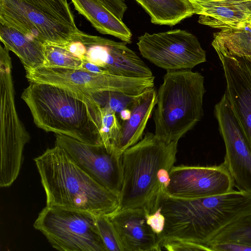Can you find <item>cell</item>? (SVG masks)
Masks as SVG:
<instances>
[{
	"instance_id": "7a4b0ae2",
	"label": "cell",
	"mask_w": 251,
	"mask_h": 251,
	"mask_svg": "<svg viewBox=\"0 0 251 251\" xmlns=\"http://www.w3.org/2000/svg\"><path fill=\"white\" fill-rule=\"evenodd\" d=\"M46 206L109 215L119 208V195L101 185L55 145L34 158Z\"/></svg>"
},
{
	"instance_id": "f1b7e54d",
	"label": "cell",
	"mask_w": 251,
	"mask_h": 251,
	"mask_svg": "<svg viewBox=\"0 0 251 251\" xmlns=\"http://www.w3.org/2000/svg\"><path fill=\"white\" fill-rule=\"evenodd\" d=\"M145 214L147 224L159 237L164 229L165 218L161 212L159 205L156 209L153 212L150 213L145 212Z\"/></svg>"
},
{
	"instance_id": "277c9868",
	"label": "cell",
	"mask_w": 251,
	"mask_h": 251,
	"mask_svg": "<svg viewBox=\"0 0 251 251\" xmlns=\"http://www.w3.org/2000/svg\"><path fill=\"white\" fill-rule=\"evenodd\" d=\"M21 98L39 128L84 143L101 144L100 105L92 99L78 97L52 84L32 82Z\"/></svg>"
},
{
	"instance_id": "52a82bcc",
	"label": "cell",
	"mask_w": 251,
	"mask_h": 251,
	"mask_svg": "<svg viewBox=\"0 0 251 251\" xmlns=\"http://www.w3.org/2000/svg\"><path fill=\"white\" fill-rule=\"evenodd\" d=\"M25 70V77L29 82L55 85L81 98H90L95 93L106 91L136 96L154 85L153 75L129 77L93 73L80 68L46 66Z\"/></svg>"
},
{
	"instance_id": "83f0119b",
	"label": "cell",
	"mask_w": 251,
	"mask_h": 251,
	"mask_svg": "<svg viewBox=\"0 0 251 251\" xmlns=\"http://www.w3.org/2000/svg\"><path fill=\"white\" fill-rule=\"evenodd\" d=\"M96 223L107 251H124L120 237L109 217L105 215L96 216Z\"/></svg>"
},
{
	"instance_id": "d6986e66",
	"label": "cell",
	"mask_w": 251,
	"mask_h": 251,
	"mask_svg": "<svg viewBox=\"0 0 251 251\" xmlns=\"http://www.w3.org/2000/svg\"><path fill=\"white\" fill-rule=\"evenodd\" d=\"M75 9L100 33L113 36L126 43H131L129 29L99 0H71Z\"/></svg>"
},
{
	"instance_id": "2e32d148",
	"label": "cell",
	"mask_w": 251,
	"mask_h": 251,
	"mask_svg": "<svg viewBox=\"0 0 251 251\" xmlns=\"http://www.w3.org/2000/svg\"><path fill=\"white\" fill-rule=\"evenodd\" d=\"M108 216L118 232L124 251H160L159 236L147 224L143 208L116 211Z\"/></svg>"
},
{
	"instance_id": "4dcf8cb0",
	"label": "cell",
	"mask_w": 251,
	"mask_h": 251,
	"mask_svg": "<svg viewBox=\"0 0 251 251\" xmlns=\"http://www.w3.org/2000/svg\"><path fill=\"white\" fill-rule=\"evenodd\" d=\"M119 19L122 20L127 7L126 0H99Z\"/></svg>"
},
{
	"instance_id": "1f68e13d",
	"label": "cell",
	"mask_w": 251,
	"mask_h": 251,
	"mask_svg": "<svg viewBox=\"0 0 251 251\" xmlns=\"http://www.w3.org/2000/svg\"><path fill=\"white\" fill-rule=\"evenodd\" d=\"M82 69L89 72L96 73H109L99 66L87 61H83Z\"/></svg>"
},
{
	"instance_id": "4316f807",
	"label": "cell",
	"mask_w": 251,
	"mask_h": 251,
	"mask_svg": "<svg viewBox=\"0 0 251 251\" xmlns=\"http://www.w3.org/2000/svg\"><path fill=\"white\" fill-rule=\"evenodd\" d=\"M99 109L100 117L99 133L101 144L115 146L121 125L113 110L100 105Z\"/></svg>"
},
{
	"instance_id": "4fadbf2b",
	"label": "cell",
	"mask_w": 251,
	"mask_h": 251,
	"mask_svg": "<svg viewBox=\"0 0 251 251\" xmlns=\"http://www.w3.org/2000/svg\"><path fill=\"white\" fill-rule=\"evenodd\" d=\"M214 114L226 147L224 163L238 189L251 194V150L225 93Z\"/></svg>"
},
{
	"instance_id": "9c48e42d",
	"label": "cell",
	"mask_w": 251,
	"mask_h": 251,
	"mask_svg": "<svg viewBox=\"0 0 251 251\" xmlns=\"http://www.w3.org/2000/svg\"><path fill=\"white\" fill-rule=\"evenodd\" d=\"M137 45L144 58L167 71L191 70L206 61L198 38L181 29L145 32L138 37Z\"/></svg>"
},
{
	"instance_id": "f546056e",
	"label": "cell",
	"mask_w": 251,
	"mask_h": 251,
	"mask_svg": "<svg viewBox=\"0 0 251 251\" xmlns=\"http://www.w3.org/2000/svg\"><path fill=\"white\" fill-rule=\"evenodd\" d=\"M212 251H251V246L236 242H220L209 246Z\"/></svg>"
},
{
	"instance_id": "ba28073f",
	"label": "cell",
	"mask_w": 251,
	"mask_h": 251,
	"mask_svg": "<svg viewBox=\"0 0 251 251\" xmlns=\"http://www.w3.org/2000/svg\"><path fill=\"white\" fill-rule=\"evenodd\" d=\"M33 226L59 251H107L99 232L96 216L88 212L46 206Z\"/></svg>"
},
{
	"instance_id": "7402d4cb",
	"label": "cell",
	"mask_w": 251,
	"mask_h": 251,
	"mask_svg": "<svg viewBox=\"0 0 251 251\" xmlns=\"http://www.w3.org/2000/svg\"><path fill=\"white\" fill-rule=\"evenodd\" d=\"M212 45L217 53L251 59V25L214 33Z\"/></svg>"
},
{
	"instance_id": "30bf717a",
	"label": "cell",
	"mask_w": 251,
	"mask_h": 251,
	"mask_svg": "<svg viewBox=\"0 0 251 251\" xmlns=\"http://www.w3.org/2000/svg\"><path fill=\"white\" fill-rule=\"evenodd\" d=\"M126 44L80 31L69 49L82 61L94 63L113 75L129 77L153 76L151 69Z\"/></svg>"
},
{
	"instance_id": "3957f363",
	"label": "cell",
	"mask_w": 251,
	"mask_h": 251,
	"mask_svg": "<svg viewBox=\"0 0 251 251\" xmlns=\"http://www.w3.org/2000/svg\"><path fill=\"white\" fill-rule=\"evenodd\" d=\"M177 143L148 132L123 152V183L117 211L138 208L150 213L155 210L160 195L169 183Z\"/></svg>"
},
{
	"instance_id": "ffe728a7",
	"label": "cell",
	"mask_w": 251,
	"mask_h": 251,
	"mask_svg": "<svg viewBox=\"0 0 251 251\" xmlns=\"http://www.w3.org/2000/svg\"><path fill=\"white\" fill-rule=\"evenodd\" d=\"M0 39L9 51L20 59L25 69L44 66V44L12 27L0 24Z\"/></svg>"
},
{
	"instance_id": "ac0fdd59",
	"label": "cell",
	"mask_w": 251,
	"mask_h": 251,
	"mask_svg": "<svg viewBox=\"0 0 251 251\" xmlns=\"http://www.w3.org/2000/svg\"><path fill=\"white\" fill-rule=\"evenodd\" d=\"M157 92L151 88L139 95L131 108L130 118L121 125L115 146L121 154L142 139L143 133L157 102Z\"/></svg>"
},
{
	"instance_id": "5bb4252c",
	"label": "cell",
	"mask_w": 251,
	"mask_h": 251,
	"mask_svg": "<svg viewBox=\"0 0 251 251\" xmlns=\"http://www.w3.org/2000/svg\"><path fill=\"white\" fill-rule=\"evenodd\" d=\"M234 183L224 162L214 166H173L165 190L170 196L199 198L222 195L232 191Z\"/></svg>"
},
{
	"instance_id": "8fae6325",
	"label": "cell",
	"mask_w": 251,
	"mask_h": 251,
	"mask_svg": "<svg viewBox=\"0 0 251 251\" xmlns=\"http://www.w3.org/2000/svg\"><path fill=\"white\" fill-rule=\"evenodd\" d=\"M55 145L63 148L75 163L95 180L120 195L123 183L122 155L114 145H93L55 134Z\"/></svg>"
},
{
	"instance_id": "484cf974",
	"label": "cell",
	"mask_w": 251,
	"mask_h": 251,
	"mask_svg": "<svg viewBox=\"0 0 251 251\" xmlns=\"http://www.w3.org/2000/svg\"><path fill=\"white\" fill-rule=\"evenodd\" d=\"M44 47L45 62L43 66L82 68L83 61L64 47L50 44H44Z\"/></svg>"
},
{
	"instance_id": "44dd1931",
	"label": "cell",
	"mask_w": 251,
	"mask_h": 251,
	"mask_svg": "<svg viewBox=\"0 0 251 251\" xmlns=\"http://www.w3.org/2000/svg\"><path fill=\"white\" fill-rule=\"evenodd\" d=\"M151 17V22L174 25L194 15L188 0H135Z\"/></svg>"
},
{
	"instance_id": "6da1fadb",
	"label": "cell",
	"mask_w": 251,
	"mask_h": 251,
	"mask_svg": "<svg viewBox=\"0 0 251 251\" xmlns=\"http://www.w3.org/2000/svg\"><path fill=\"white\" fill-rule=\"evenodd\" d=\"M158 203L165 218L160 243L176 239L209 248L208 243L219 231L251 211V194L233 190L211 197L180 198L164 190Z\"/></svg>"
},
{
	"instance_id": "5b68a950",
	"label": "cell",
	"mask_w": 251,
	"mask_h": 251,
	"mask_svg": "<svg viewBox=\"0 0 251 251\" xmlns=\"http://www.w3.org/2000/svg\"><path fill=\"white\" fill-rule=\"evenodd\" d=\"M204 78L190 69L167 71L157 93L155 134L168 142L178 140L203 115Z\"/></svg>"
},
{
	"instance_id": "e0dca14e",
	"label": "cell",
	"mask_w": 251,
	"mask_h": 251,
	"mask_svg": "<svg viewBox=\"0 0 251 251\" xmlns=\"http://www.w3.org/2000/svg\"><path fill=\"white\" fill-rule=\"evenodd\" d=\"M198 22L221 30L244 27L251 16V0H188Z\"/></svg>"
},
{
	"instance_id": "cb8c5ba5",
	"label": "cell",
	"mask_w": 251,
	"mask_h": 251,
	"mask_svg": "<svg viewBox=\"0 0 251 251\" xmlns=\"http://www.w3.org/2000/svg\"><path fill=\"white\" fill-rule=\"evenodd\" d=\"M21 0L62 23L77 27L67 0Z\"/></svg>"
},
{
	"instance_id": "603a6c76",
	"label": "cell",
	"mask_w": 251,
	"mask_h": 251,
	"mask_svg": "<svg viewBox=\"0 0 251 251\" xmlns=\"http://www.w3.org/2000/svg\"><path fill=\"white\" fill-rule=\"evenodd\" d=\"M220 242H236L251 246V211L219 231L210 241L208 246Z\"/></svg>"
},
{
	"instance_id": "d6a6232c",
	"label": "cell",
	"mask_w": 251,
	"mask_h": 251,
	"mask_svg": "<svg viewBox=\"0 0 251 251\" xmlns=\"http://www.w3.org/2000/svg\"><path fill=\"white\" fill-rule=\"evenodd\" d=\"M248 23L251 25V16L250 19L249 20Z\"/></svg>"
},
{
	"instance_id": "9a60e30c",
	"label": "cell",
	"mask_w": 251,
	"mask_h": 251,
	"mask_svg": "<svg viewBox=\"0 0 251 251\" xmlns=\"http://www.w3.org/2000/svg\"><path fill=\"white\" fill-rule=\"evenodd\" d=\"M217 54L226 80L225 93L251 150V59Z\"/></svg>"
},
{
	"instance_id": "8992f818",
	"label": "cell",
	"mask_w": 251,
	"mask_h": 251,
	"mask_svg": "<svg viewBox=\"0 0 251 251\" xmlns=\"http://www.w3.org/2000/svg\"><path fill=\"white\" fill-rule=\"evenodd\" d=\"M6 49L0 50V186L8 187L17 178L23 152L30 136L18 116L12 75V60Z\"/></svg>"
},
{
	"instance_id": "d4e9b609",
	"label": "cell",
	"mask_w": 251,
	"mask_h": 251,
	"mask_svg": "<svg viewBox=\"0 0 251 251\" xmlns=\"http://www.w3.org/2000/svg\"><path fill=\"white\" fill-rule=\"evenodd\" d=\"M138 95L106 91L95 93L90 98L100 106L106 107L113 110L118 119L124 110L131 108Z\"/></svg>"
},
{
	"instance_id": "7c38bea8",
	"label": "cell",
	"mask_w": 251,
	"mask_h": 251,
	"mask_svg": "<svg viewBox=\"0 0 251 251\" xmlns=\"http://www.w3.org/2000/svg\"><path fill=\"white\" fill-rule=\"evenodd\" d=\"M0 24L14 28L44 44H66L81 31L21 0H0Z\"/></svg>"
}]
</instances>
